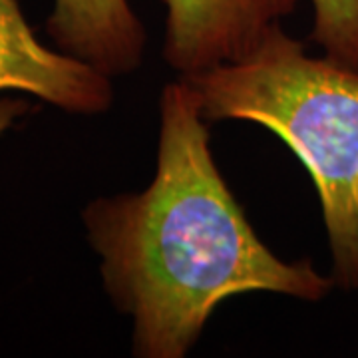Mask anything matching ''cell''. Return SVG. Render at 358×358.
<instances>
[{
    "mask_svg": "<svg viewBox=\"0 0 358 358\" xmlns=\"http://www.w3.org/2000/svg\"><path fill=\"white\" fill-rule=\"evenodd\" d=\"M46 30L58 50L112 80L136 72L148 48L129 0H54Z\"/></svg>",
    "mask_w": 358,
    "mask_h": 358,
    "instance_id": "5b68a950",
    "label": "cell"
},
{
    "mask_svg": "<svg viewBox=\"0 0 358 358\" xmlns=\"http://www.w3.org/2000/svg\"><path fill=\"white\" fill-rule=\"evenodd\" d=\"M26 110H28V103L24 100H13V98L0 100V134L10 128L14 120L20 117Z\"/></svg>",
    "mask_w": 358,
    "mask_h": 358,
    "instance_id": "52a82bcc",
    "label": "cell"
},
{
    "mask_svg": "<svg viewBox=\"0 0 358 358\" xmlns=\"http://www.w3.org/2000/svg\"><path fill=\"white\" fill-rule=\"evenodd\" d=\"M183 78L207 122H253L279 136L319 195L334 287L358 289V70L310 56L281 24L243 58Z\"/></svg>",
    "mask_w": 358,
    "mask_h": 358,
    "instance_id": "7a4b0ae2",
    "label": "cell"
},
{
    "mask_svg": "<svg viewBox=\"0 0 358 358\" xmlns=\"http://www.w3.org/2000/svg\"><path fill=\"white\" fill-rule=\"evenodd\" d=\"M207 120L179 78L159 96L152 183L82 211L103 289L131 319V352L187 357L229 296L275 293L319 303L334 289L310 259L285 261L257 235L221 176Z\"/></svg>",
    "mask_w": 358,
    "mask_h": 358,
    "instance_id": "6da1fadb",
    "label": "cell"
},
{
    "mask_svg": "<svg viewBox=\"0 0 358 358\" xmlns=\"http://www.w3.org/2000/svg\"><path fill=\"white\" fill-rule=\"evenodd\" d=\"M0 90L32 94L68 114H103L114 103L112 78L70 54L46 48L18 0H0Z\"/></svg>",
    "mask_w": 358,
    "mask_h": 358,
    "instance_id": "277c9868",
    "label": "cell"
},
{
    "mask_svg": "<svg viewBox=\"0 0 358 358\" xmlns=\"http://www.w3.org/2000/svg\"><path fill=\"white\" fill-rule=\"evenodd\" d=\"M166 8L164 60L192 76L243 58L299 0H159Z\"/></svg>",
    "mask_w": 358,
    "mask_h": 358,
    "instance_id": "3957f363",
    "label": "cell"
},
{
    "mask_svg": "<svg viewBox=\"0 0 358 358\" xmlns=\"http://www.w3.org/2000/svg\"><path fill=\"white\" fill-rule=\"evenodd\" d=\"M313 40L324 56L358 70V0H310Z\"/></svg>",
    "mask_w": 358,
    "mask_h": 358,
    "instance_id": "8992f818",
    "label": "cell"
}]
</instances>
